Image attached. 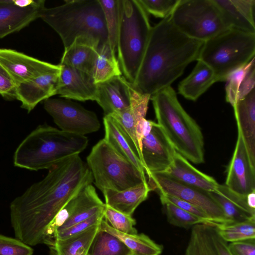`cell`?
Wrapping results in <instances>:
<instances>
[{"instance_id": "6da1fadb", "label": "cell", "mask_w": 255, "mask_h": 255, "mask_svg": "<svg viewBox=\"0 0 255 255\" xmlns=\"http://www.w3.org/2000/svg\"><path fill=\"white\" fill-rule=\"evenodd\" d=\"M93 178L87 163L76 155L48 169L10 205L15 238L29 246L42 244L46 229L67 203Z\"/></svg>"}, {"instance_id": "7a4b0ae2", "label": "cell", "mask_w": 255, "mask_h": 255, "mask_svg": "<svg viewBox=\"0 0 255 255\" xmlns=\"http://www.w3.org/2000/svg\"><path fill=\"white\" fill-rule=\"evenodd\" d=\"M203 43L181 32L169 16L162 19L152 27L134 87L151 96L171 86L190 63L197 60Z\"/></svg>"}, {"instance_id": "3957f363", "label": "cell", "mask_w": 255, "mask_h": 255, "mask_svg": "<svg viewBox=\"0 0 255 255\" xmlns=\"http://www.w3.org/2000/svg\"><path fill=\"white\" fill-rule=\"evenodd\" d=\"M40 18L60 36L64 49L77 39L85 40L99 51L108 42L105 16L99 0H65L45 8Z\"/></svg>"}, {"instance_id": "277c9868", "label": "cell", "mask_w": 255, "mask_h": 255, "mask_svg": "<svg viewBox=\"0 0 255 255\" xmlns=\"http://www.w3.org/2000/svg\"><path fill=\"white\" fill-rule=\"evenodd\" d=\"M88 144V139L85 135L41 125L17 146L13 155V163L16 167L30 170L49 169L65 159L79 155Z\"/></svg>"}, {"instance_id": "5b68a950", "label": "cell", "mask_w": 255, "mask_h": 255, "mask_svg": "<svg viewBox=\"0 0 255 255\" xmlns=\"http://www.w3.org/2000/svg\"><path fill=\"white\" fill-rule=\"evenodd\" d=\"M157 124L176 151L193 163L204 162V137L201 128L185 111L171 86L150 97Z\"/></svg>"}, {"instance_id": "8992f818", "label": "cell", "mask_w": 255, "mask_h": 255, "mask_svg": "<svg viewBox=\"0 0 255 255\" xmlns=\"http://www.w3.org/2000/svg\"><path fill=\"white\" fill-rule=\"evenodd\" d=\"M119 22L117 52L125 78L133 84L152 27L138 0H118Z\"/></svg>"}, {"instance_id": "52a82bcc", "label": "cell", "mask_w": 255, "mask_h": 255, "mask_svg": "<svg viewBox=\"0 0 255 255\" xmlns=\"http://www.w3.org/2000/svg\"><path fill=\"white\" fill-rule=\"evenodd\" d=\"M255 56V33L229 28L204 41L197 60L208 65L221 82Z\"/></svg>"}, {"instance_id": "ba28073f", "label": "cell", "mask_w": 255, "mask_h": 255, "mask_svg": "<svg viewBox=\"0 0 255 255\" xmlns=\"http://www.w3.org/2000/svg\"><path fill=\"white\" fill-rule=\"evenodd\" d=\"M86 163L102 192L120 191L147 182L145 173L118 153L104 138L92 148Z\"/></svg>"}, {"instance_id": "9c48e42d", "label": "cell", "mask_w": 255, "mask_h": 255, "mask_svg": "<svg viewBox=\"0 0 255 255\" xmlns=\"http://www.w3.org/2000/svg\"><path fill=\"white\" fill-rule=\"evenodd\" d=\"M169 17L183 34L203 42L229 29L214 0H179Z\"/></svg>"}, {"instance_id": "30bf717a", "label": "cell", "mask_w": 255, "mask_h": 255, "mask_svg": "<svg viewBox=\"0 0 255 255\" xmlns=\"http://www.w3.org/2000/svg\"><path fill=\"white\" fill-rule=\"evenodd\" d=\"M147 176V182L151 191L192 203L205 212L213 223H228L223 210L209 192L180 183L164 172L151 173Z\"/></svg>"}, {"instance_id": "8fae6325", "label": "cell", "mask_w": 255, "mask_h": 255, "mask_svg": "<svg viewBox=\"0 0 255 255\" xmlns=\"http://www.w3.org/2000/svg\"><path fill=\"white\" fill-rule=\"evenodd\" d=\"M44 108L60 129L85 135L98 131L100 123L96 114L69 99L48 98Z\"/></svg>"}, {"instance_id": "7c38bea8", "label": "cell", "mask_w": 255, "mask_h": 255, "mask_svg": "<svg viewBox=\"0 0 255 255\" xmlns=\"http://www.w3.org/2000/svg\"><path fill=\"white\" fill-rule=\"evenodd\" d=\"M105 206L92 184L86 186L60 211L46 229L43 242L55 233L89 218L103 210Z\"/></svg>"}, {"instance_id": "4fadbf2b", "label": "cell", "mask_w": 255, "mask_h": 255, "mask_svg": "<svg viewBox=\"0 0 255 255\" xmlns=\"http://www.w3.org/2000/svg\"><path fill=\"white\" fill-rule=\"evenodd\" d=\"M176 152L162 128L152 121L150 128L141 140L145 175L165 172L171 164Z\"/></svg>"}, {"instance_id": "5bb4252c", "label": "cell", "mask_w": 255, "mask_h": 255, "mask_svg": "<svg viewBox=\"0 0 255 255\" xmlns=\"http://www.w3.org/2000/svg\"><path fill=\"white\" fill-rule=\"evenodd\" d=\"M0 64L9 73L17 85L61 69L59 64L41 61L8 49L0 48Z\"/></svg>"}, {"instance_id": "9a60e30c", "label": "cell", "mask_w": 255, "mask_h": 255, "mask_svg": "<svg viewBox=\"0 0 255 255\" xmlns=\"http://www.w3.org/2000/svg\"><path fill=\"white\" fill-rule=\"evenodd\" d=\"M238 133L225 185L238 194L247 195L255 191V167L251 162L241 134Z\"/></svg>"}, {"instance_id": "2e32d148", "label": "cell", "mask_w": 255, "mask_h": 255, "mask_svg": "<svg viewBox=\"0 0 255 255\" xmlns=\"http://www.w3.org/2000/svg\"><path fill=\"white\" fill-rule=\"evenodd\" d=\"M136 89L125 77L115 76L97 84L95 100L105 116L123 110L129 106Z\"/></svg>"}, {"instance_id": "e0dca14e", "label": "cell", "mask_w": 255, "mask_h": 255, "mask_svg": "<svg viewBox=\"0 0 255 255\" xmlns=\"http://www.w3.org/2000/svg\"><path fill=\"white\" fill-rule=\"evenodd\" d=\"M61 71L56 95L79 101H95L97 84L91 74L60 64Z\"/></svg>"}, {"instance_id": "ac0fdd59", "label": "cell", "mask_w": 255, "mask_h": 255, "mask_svg": "<svg viewBox=\"0 0 255 255\" xmlns=\"http://www.w3.org/2000/svg\"><path fill=\"white\" fill-rule=\"evenodd\" d=\"M184 255H232L228 243L219 234L215 223L193 226Z\"/></svg>"}, {"instance_id": "d6986e66", "label": "cell", "mask_w": 255, "mask_h": 255, "mask_svg": "<svg viewBox=\"0 0 255 255\" xmlns=\"http://www.w3.org/2000/svg\"><path fill=\"white\" fill-rule=\"evenodd\" d=\"M44 0H36L27 7H20L13 0H0V38L18 31L38 18L45 7Z\"/></svg>"}, {"instance_id": "ffe728a7", "label": "cell", "mask_w": 255, "mask_h": 255, "mask_svg": "<svg viewBox=\"0 0 255 255\" xmlns=\"http://www.w3.org/2000/svg\"><path fill=\"white\" fill-rule=\"evenodd\" d=\"M61 69L17 85L16 100L28 112L41 101L56 95Z\"/></svg>"}, {"instance_id": "44dd1931", "label": "cell", "mask_w": 255, "mask_h": 255, "mask_svg": "<svg viewBox=\"0 0 255 255\" xmlns=\"http://www.w3.org/2000/svg\"><path fill=\"white\" fill-rule=\"evenodd\" d=\"M150 97L141 93L136 89L129 107L108 115L115 121L127 136L142 163V154L136 137L135 126L139 120L145 118Z\"/></svg>"}, {"instance_id": "7402d4cb", "label": "cell", "mask_w": 255, "mask_h": 255, "mask_svg": "<svg viewBox=\"0 0 255 255\" xmlns=\"http://www.w3.org/2000/svg\"><path fill=\"white\" fill-rule=\"evenodd\" d=\"M240 132L251 162L255 167V88L233 106Z\"/></svg>"}, {"instance_id": "603a6c76", "label": "cell", "mask_w": 255, "mask_h": 255, "mask_svg": "<svg viewBox=\"0 0 255 255\" xmlns=\"http://www.w3.org/2000/svg\"><path fill=\"white\" fill-rule=\"evenodd\" d=\"M211 197L223 210L228 224L247 221L255 218V209L248 205L247 195L238 194L225 184H218L209 192Z\"/></svg>"}, {"instance_id": "cb8c5ba5", "label": "cell", "mask_w": 255, "mask_h": 255, "mask_svg": "<svg viewBox=\"0 0 255 255\" xmlns=\"http://www.w3.org/2000/svg\"><path fill=\"white\" fill-rule=\"evenodd\" d=\"M229 28L255 33V0H214Z\"/></svg>"}, {"instance_id": "d4e9b609", "label": "cell", "mask_w": 255, "mask_h": 255, "mask_svg": "<svg viewBox=\"0 0 255 255\" xmlns=\"http://www.w3.org/2000/svg\"><path fill=\"white\" fill-rule=\"evenodd\" d=\"M164 173L180 183L207 192L214 190L219 184L212 177L197 169L177 151L171 164Z\"/></svg>"}, {"instance_id": "484cf974", "label": "cell", "mask_w": 255, "mask_h": 255, "mask_svg": "<svg viewBox=\"0 0 255 255\" xmlns=\"http://www.w3.org/2000/svg\"><path fill=\"white\" fill-rule=\"evenodd\" d=\"M151 191L147 182L120 191L102 192L105 204L124 214L131 216L136 208L148 197Z\"/></svg>"}, {"instance_id": "4316f807", "label": "cell", "mask_w": 255, "mask_h": 255, "mask_svg": "<svg viewBox=\"0 0 255 255\" xmlns=\"http://www.w3.org/2000/svg\"><path fill=\"white\" fill-rule=\"evenodd\" d=\"M197 61L192 72L179 83L178 86V94L193 101H196L217 82L213 70L203 61Z\"/></svg>"}, {"instance_id": "83f0119b", "label": "cell", "mask_w": 255, "mask_h": 255, "mask_svg": "<svg viewBox=\"0 0 255 255\" xmlns=\"http://www.w3.org/2000/svg\"><path fill=\"white\" fill-rule=\"evenodd\" d=\"M104 139L120 155L132 163L139 171L145 173L142 163L133 145L119 125L110 116L103 118Z\"/></svg>"}, {"instance_id": "f1b7e54d", "label": "cell", "mask_w": 255, "mask_h": 255, "mask_svg": "<svg viewBox=\"0 0 255 255\" xmlns=\"http://www.w3.org/2000/svg\"><path fill=\"white\" fill-rule=\"evenodd\" d=\"M98 50L88 42L77 39L64 52L60 64L66 65L92 75Z\"/></svg>"}, {"instance_id": "f546056e", "label": "cell", "mask_w": 255, "mask_h": 255, "mask_svg": "<svg viewBox=\"0 0 255 255\" xmlns=\"http://www.w3.org/2000/svg\"><path fill=\"white\" fill-rule=\"evenodd\" d=\"M100 224L67 239L51 242L47 245L50 255H87Z\"/></svg>"}, {"instance_id": "4dcf8cb0", "label": "cell", "mask_w": 255, "mask_h": 255, "mask_svg": "<svg viewBox=\"0 0 255 255\" xmlns=\"http://www.w3.org/2000/svg\"><path fill=\"white\" fill-rule=\"evenodd\" d=\"M99 229L118 238L131 251L132 255H160L163 247L141 233L130 235L114 229L104 219L101 221Z\"/></svg>"}, {"instance_id": "1f68e13d", "label": "cell", "mask_w": 255, "mask_h": 255, "mask_svg": "<svg viewBox=\"0 0 255 255\" xmlns=\"http://www.w3.org/2000/svg\"><path fill=\"white\" fill-rule=\"evenodd\" d=\"M122 72L116 53L108 42L98 51V55L92 72L95 83L107 81L115 76L122 75Z\"/></svg>"}, {"instance_id": "d6a6232c", "label": "cell", "mask_w": 255, "mask_h": 255, "mask_svg": "<svg viewBox=\"0 0 255 255\" xmlns=\"http://www.w3.org/2000/svg\"><path fill=\"white\" fill-rule=\"evenodd\" d=\"M87 255H132V254L118 238L99 229Z\"/></svg>"}, {"instance_id": "836d02e7", "label": "cell", "mask_w": 255, "mask_h": 255, "mask_svg": "<svg viewBox=\"0 0 255 255\" xmlns=\"http://www.w3.org/2000/svg\"><path fill=\"white\" fill-rule=\"evenodd\" d=\"M218 232L228 243L255 239V218L232 224H216Z\"/></svg>"}, {"instance_id": "e575fe53", "label": "cell", "mask_w": 255, "mask_h": 255, "mask_svg": "<svg viewBox=\"0 0 255 255\" xmlns=\"http://www.w3.org/2000/svg\"><path fill=\"white\" fill-rule=\"evenodd\" d=\"M102 7L108 35V43L112 50L117 52L119 22L118 0H99Z\"/></svg>"}, {"instance_id": "d590c367", "label": "cell", "mask_w": 255, "mask_h": 255, "mask_svg": "<svg viewBox=\"0 0 255 255\" xmlns=\"http://www.w3.org/2000/svg\"><path fill=\"white\" fill-rule=\"evenodd\" d=\"M161 203L164 207L167 221L173 226L188 229L198 224L208 222L172 203L167 202Z\"/></svg>"}, {"instance_id": "8d00e7d4", "label": "cell", "mask_w": 255, "mask_h": 255, "mask_svg": "<svg viewBox=\"0 0 255 255\" xmlns=\"http://www.w3.org/2000/svg\"><path fill=\"white\" fill-rule=\"evenodd\" d=\"M104 218L116 230L130 235L137 234L136 229L134 227L136 222L131 216L118 212L106 204L104 210Z\"/></svg>"}, {"instance_id": "74e56055", "label": "cell", "mask_w": 255, "mask_h": 255, "mask_svg": "<svg viewBox=\"0 0 255 255\" xmlns=\"http://www.w3.org/2000/svg\"><path fill=\"white\" fill-rule=\"evenodd\" d=\"M104 209L89 218L79 222L62 231L55 233L51 237L45 240L43 244L47 246L54 241L67 239L73 236L78 234L94 225L100 224L101 221L104 219Z\"/></svg>"}, {"instance_id": "f35d334b", "label": "cell", "mask_w": 255, "mask_h": 255, "mask_svg": "<svg viewBox=\"0 0 255 255\" xmlns=\"http://www.w3.org/2000/svg\"><path fill=\"white\" fill-rule=\"evenodd\" d=\"M254 59L255 58L233 72L226 81V100L232 106L238 101V91L240 85Z\"/></svg>"}, {"instance_id": "ab89813d", "label": "cell", "mask_w": 255, "mask_h": 255, "mask_svg": "<svg viewBox=\"0 0 255 255\" xmlns=\"http://www.w3.org/2000/svg\"><path fill=\"white\" fill-rule=\"evenodd\" d=\"M148 14L165 18L170 15L179 0H138Z\"/></svg>"}, {"instance_id": "60d3db41", "label": "cell", "mask_w": 255, "mask_h": 255, "mask_svg": "<svg viewBox=\"0 0 255 255\" xmlns=\"http://www.w3.org/2000/svg\"><path fill=\"white\" fill-rule=\"evenodd\" d=\"M33 249L17 238L0 234V255H32Z\"/></svg>"}, {"instance_id": "b9f144b4", "label": "cell", "mask_w": 255, "mask_h": 255, "mask_svg": "<svg viewBox=\"0 0 255 255\" xmlns=\"http://www.w3.org/2000/svg\"><path fill=\"white\" fill-rule=\"evenodd\" d=\"M159 195L161 203L167 202L172 203L180 209L200 218L208 222H213L205 212L192 203L170 195L162 194Z\"/></svg>"}, {"instance_id": "7bdbcfd3", "label": "cell", "mask_w": 255, "mask_h": 255, "mask_svg": "<svg viewBox=\"0 0 255 255\" xmlns=\"http://www.w3.org/2000/svg\"><path fill=\"white\" fill-rule=\"evenodd\" d=\"M16 88L12 77L0 64V95L8 100L16 99Z\"/></svg>"}, {"instance_id": "ee69618b", "label": "cell", "mask_w": 255, "mask_h": 255, "mask_svg": "<svg viewBox=\"0 0 255 255\" xmlns=\"http://www.w3.org/2000/svg\"><path fill=\"white\" fill-rule=\"evenodd\" d=\"M232 255H255V239L228 244Z\"/></svg>"}, {"instance_id": "f6af8a7d", "label": "cell", "mask_w": 255, "mask_h": 255, "mask_svg": "<svg viewBox=\"0 0 255 255\" xmlns=\"http://www.w3.org/2000/svg\"><path fill=\"white\" fill-rule=\"evenodd\" d=\"M255 60L254 59L240 85L238 91V101L243 98L255 88Z\"/></svg>"}, {"instance_id": "bcb514c9", "label": "cell", "mask_w": 255, "mask_h": 255, "mask_svg": "<svg viewBox=\"0 0 255 255\" xmlns=\"http://www.w3.org/2000/svg\"><path fill=\"white\" fill-rule=\"evenodd\" d=\"M15 5L20 7H27L33 4L36 0H13Z\"/></svg>"}, {"instance_id": "7dc6e473", "label": "cell", "mask_w": 255, "mask_h": 255, "mask_svg": "<svg viewBox=\"0 0 255 255\" xmlns=\"http://www.w3.org/2000/svg\"><path fill=\"white\" fill-rule=\"evenodd\" d=\"M247 201L249 206L253 209H255V191L247 195Z\"/></svg>"}]
</instances>
